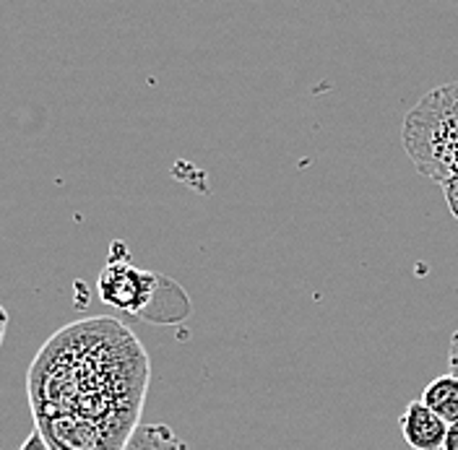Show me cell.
<instances>
[{"label":"cell","instance_id":"6da1fadb","mask_svg":"<svg viewBox=\"0 0 458 450\" xmlns=\"http://www.w3.org/2000/svg\"><path fill=\"white\" fill-rule=\"evenodd\" d=\"M34 424L53 450H123L139 427L148 357L131 328L89 318L60 328L29 369Z\"/></svg>","mask_w":458,"mask_h":450},{"label":"cell","instance_id":"7a4b0ae2","mask_svg":"<svg viewBox=\"0 0 458 450\" xmlns=\"http://www.w3.org/2000/svg\"><path fill=\"white\" fill-rule=\"evenodd\" d=\"M165 284L167 279L136 268L128 258H110L97 279V289L105 305L128 315L151 318V305Z\"/></svg>","mask_w":458,"mask_h":450},{"label":"cell","instance_id":"3957f363","mask_svg":"<svg viewBox=\"0 0 458 450\" xmlns=\"http://www.w3.org/2000/svg\"><path fill=\"white\" fill-rule=\"evenodd\" d=\"M403 443L411 450H443L448 422H443L422 401H411L399 420Z\"/></svg>","mask_w":458,"mask_h":450},{"label":"cell","instance_id":"277c9868","mask_svg":"<svg viewBox=\"0 0 458 450\" xmlns=\"http://www.w3.org/2000/svg\"><path fill=\"white\" fill-rule=\"evenodd\" d=\"M428 409H432L443 422H458V378L456 375H440L432 383L425 386L422 398H420Z\"/></svg>","mask_w":458,"mask_h":450},{"label":"cell","instance_id":"5b68a950","mask_svg":"<svg viewBox=\"0 0 458 450\" xmlns=\"http://www.w3.org/2000/svg\"><path fill=\"white\" fill-rule=\"evenodd\" d=\"M123 450H188L167 424H139Z\"/></svg>","mask_w":458,"mask_h":450},{"label":"cell","instance_id":"8992f818","mask_svg":"<svg viewBox=\"0 0 458 450\" xmlns=\"http://www.w3.org/2000/svg\"><path fill=\"white\" fill-rule=\"evenodd\" d=\"M19 450H53L50 446H47V440L42 437V432L39 429H34L31 435H29L27 440L21 443V448Z\"/></svg>","mask_w":458,"mask_h":450},{"label":"cell","instance_id":"52a82bcc","mask_svg":"<svg viewBox=\"0 0 458 450\" xmlns=\"http://www.w3.org/2000/svg\"><path fill=\"white\" fill-rule=\"evenodd\" d=\"M448 367H451V375L458 378V331L451 338V346H448Z\"/></svg>","mask_w":458,"mask_h":450},{"label":"cell","instance_id":"ba28073f","mask_svg":"<svg viewBox=\"0 0 458 450\" xmlns=\"http://www.w3.org/2000/svg\"><path fill=\"white\" fill-rule=\"evenodd\" d=\"M443 450H458V422L448 424V432H445V443Z\"/></svg>","mask_w":458,"mask_h":450},{"label":"cell","instance_id":"9c48e42d","mask_svg":"<svg viewBox=\"0 0 458 450\" xmlns=\"http://www.w3.org/2000/svg\"><path fill=\"white\" fill-rule=\"evenodd\" d=\"M5 328H8V312L0 308V346H3V338H5Z\"/></svg>","mask_w":458,"mask_h":450}]
</instances>
